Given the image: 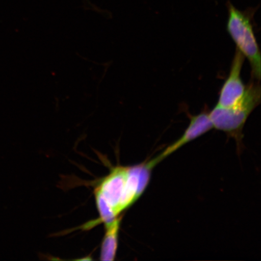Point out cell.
<instances>
[{"label":"cell","instance_id":"1","mask_svg":"<svg viewBox=\"0 0 261 261\" xmlns=\"http://www.w3.org/2000/svg\"><path fill=\"white\" fill-rule=\"evenodd\" d=\"M151 170L147 163L112 168L94 189L98 223L112 221L135 203L148 186Z\"/></svg>","mask_w":261,"mask_h":261},{"label":"cell","instance_id":"2","mask_svg":"<svg viewBox=\"0 0 261 261\" xmlns=\"http://www.w3.org/2000/svg\"><path fill=\"white\" fill-rule=\"evenodd\" d=\"M259 81L252 77L247 85L246 93L239 102L230 107L216 106L208 113L213 128L226 133L236 140L237 145L242 144L243 130L251 113L260 102Z\"/></svg>","mask_w":261,"mask_h":261},{"label":"cell","instance_id":"3","mask_svg":"<svg viewBox=\"0 0 261 261\" xmlns=\"http://www.w3.org/2000/svg\"><path fill=\"white\" fill-rule=\"evenodd\" d=\"M227 9V32L236 44L237 50L249 61L252 77L260 81V52L252 22L256 8L240 11L228 2Z\"/></svg>","mask_w":261,"mask_h":261},{"label":"cell","instance_id":"4","mask_svg":"<svg viewBox=\"0 0 261 261\" xmlns=\"http://www.w3.org/2000/svg\"><path fill=\"white\" fill-rule=\"evenodd\" d=\"M245 57L240 51L236 50L229 74L222 87L217 106L222 107H232L240 102L246 93L247 86L241 78V71Z\"/></svg>","mask_w":261,"mask_h":261},{"label":"cell","instance_id":"5","mask_svg":"<svg viewBox=\"0 0 261 261\" xmlns=\"http://www.w3.org/2000/svg\"><path fill=\"white\" fill-rule=\"evenodd\" d=\"M212 128H213V126H212L207 112H201L197 115L191 116L190 123L182 135L177 141L172 143L171 146L167 147L165 151H163L156 158L148 162L150 168L152 169L154 168V166L163 159L177 151L178 149L187 145V143L200 138V136L210 132Z\"/></svg>","mask_w":261,"mask_h":261},{"label":"cell","instance_id":"6","mask_svg":"<svg viewBox=\"0 0 261 261\" xmlns=\"http://www.w3.org/2000/svg\"><path fill=\"white\" fill-rule=\"evenodd\" d=\"M122 218V217L120 215L112 221L104 223L106 226V231L102 245H101L100 260H114L115 259Z\"/></svg>","mask_w":261,"mask_h":261}]
</instances>
